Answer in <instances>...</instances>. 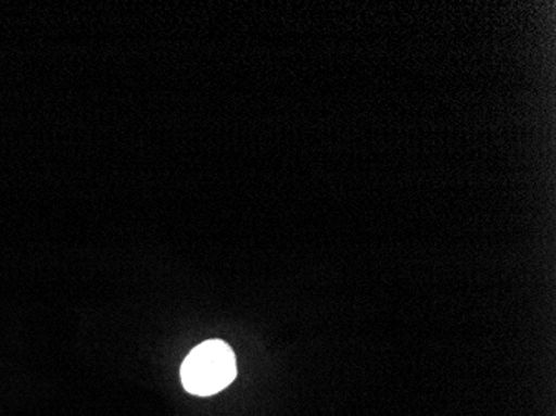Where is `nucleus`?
I'll return each instance as SVG.
<instances>
[{
	"mask_svg": "<svg viewBox=\"0 0 556 416\" xmlns=\"http://www.w3.org/2000/svg\"><path fill=\"white\" fill-rule=\"evenodd\" d=\"M237 375L236 355L220 340H208L197 346L184 362L180 377L187 392L211 396L232 383Z\"/></svg>",
	"mask_w": 556,
	"mask_h": 416,
	"instance_id": "1",
	"label": "nucleus"
}]
</instances>
